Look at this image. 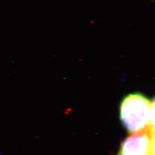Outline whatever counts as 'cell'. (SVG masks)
<instances>
[{
	"label": "cell",
	"mask_w": 155,
	"mask_h": 155,
	"mask_svg": "<svg viewBox=\"0 0 155 155\" xmlns=\"http://www.w3.org/2000/svg\"><path fill=\"white\" fill-rule=\"evenodd\" d=\"M117 155H155V129L148 127L129 134L121 144Z\"/></svg>",
	"instance_id": "2"
},
{
	"label": "cell",
	"mask_w": 155,
	"mask_h": 155,
	"mask_svg": "<svg viewBox=\"0 0 155 155\" xmlns=\"http://www.w3.org/2000/svg\"><path fill=\"white\" fill-rule=\"evenodd\" d=\"M152 101L139 93L128 94L122 100L120 118L129 134L151 128L150 115Z\"/></svg>",
	"instance_id": "1"
}]
</instances>
